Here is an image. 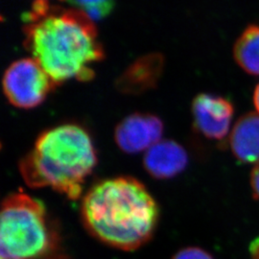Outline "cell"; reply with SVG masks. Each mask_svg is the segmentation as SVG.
I'll return each mask as SVG.
<instances>
[{"label":"cell","mask_w":259,"mask_h":259,"mask_svg":"<svg viewBox=\"0 0 259 259\" xmlns=\"http://www.w3.org/2000/svg\"><path fill=\"white\" fill-rule=\"evenodd\" d=\"M250 186L255 198L259 199V162L256 163L250 173Z\"/></svg>","instance_id":"13"},{"label":"cell","mask_w":259,"mask_h":259,"mask_svg":"<svg viewBox=\"0 0 259 259\" xmlns=\"http://www.w3.org/2000/svg\"><path fill=\"white\" fill-rule=\"evenodd\" d=\"M76 8L83 11V13L93 21L102 19L108 16L113 8L114 2L107 0L99 1H71L67 2Z\"/></svg>","instance_id":"11"},{"label":"cell","mask_w":259,"mask_h":259,"mask_svg":"<svg viewBox=\"0 0 259 259\" xmlns=\"http://www.w3.org/2000/svg\"><path fill=\"white\" fill-rule=\"evenodd\" d=\"M237 65L250 75H259V24L246 28L233 47Z\"/></svg>","instance_id":"10"},{"label":"cell","mask_w":259,"mask_h":259,"mask_svg":"<svg viewBox=\"0 0 259 259\" xmlns=\"http://www.w3.org/2000/svg\"><path fill=\"white\" fill-rule=\"evenodd\" d=\"M23 21L25 47L57 84L71 78H93L92 65L104 51L94 22L83 11L37 1Z\"/></svg>","instance_id":"1"},{"label":"cell","mask_w":259,"mask_h":259,"mask_svg":"<svg viewBox=\"0 0 259 259\" xmlns=\"http://www.w3.org/2000/svg\"><path fill=\"white\" fill-rule=\"evenodd\" d=\"M56 246L44 204L23 192L8 195L1 204V259H42Z\"/></svg>","instance_id":"4"},{"label":"cell","mask_w":259,"mask_h":259,"mask_svg":"<svg viewBox=\"0 0 259 259\" xmlns=\"http://www.w3.org/2000/svg\"><path fill=\"white\" fill-rule=\"evenodd\" d=\"M88 231L105 244L136 250L152 237L158 207L147 188L133 177H115L95 184L82 202Z\"/></svg>","instance_id":"2"},{"label":"cell","mask_w":259,"mask_h":259,"mask_svg":"<svg viewBox=\"0 0 259 259\" xmlns=\"http://www.w3.org/2000/svg\"><path fill=\"white\" fill-rule=\"evenodd\" d=\"M253 104H254V107L256 109V112L259 113V83L255 87V90H254V93H253Z\"/></svg>","instance_id":"15"},{"label":"cell","mask_w":259,"mask_h":259,"mask_svg":"<svg viewBox=\"0 0 259 259\" xmlns=\"http://www.w3.org/2000/svg\"><path fill=\"white\" fill-rule=\"evenodd\" d=\"M173 259H213L212 256L199 248H185L177 252Z\"/></svg>","instance_id":"12"},{"label":"cell","mask_w":259,"mask_h":259,"mask_svg":"<svg viewBox=\"0 0 259 259\" xmlns=\"http://www.w3.org/2000/svg\"><path fill=\"white\" fill-rule=\"evenodd\" d=\"M250 251L253 259H259V237L251 242Z\"/></svg>","instance_id":"14"},{"label":"cell","mask_w":259,"mask_h":259,"mask_svg":"<svg viewBox=\"0 0 259 259\" xmlns=\"http://www.w3.org/2000/svg\"><path fill=\"white\" fill-rule=\"evenodd\" d=\"M195 126L205 138L224 139L229 134L234 108L228 99L210 93H199L192 102Z\"/></svg>","instance_id":"7"},{"label":"cell","mask_w":259,"mask_h":259,"mask_svg":"<svg viewBox=\"0 0 259 259\" xmlns=\"http://www.w3.org/2000/svg\"><path fill=\"white\" fill-rule=\"evenodd\" d=\"M96 161L89 134L78 125L63 124L37 137L34 147L20 160L19 171L29 186L51 187L76 200Z\"/></svg>","instance_id":"3"},{"label":"cell","mask_w":259,"mask_h":259,"mask_svg":"<svg viewBox=\"0 0 259 259\" xmlns=\"http://www.w3.org/2000/svg\"><path fill=\"white\" fill-rule=\"evenodd\" d=\"M188 163L185 149L172 139H160L145 151L143 164L156 179H170L185 170Z\"/></svg>","instance_id":"8"},{"label":"cell","mask_w":259,"mask_h":259,"mask_svg":"<svg viewBox=\"0 0 259 259\" xmlns=\"http://www.w3.org/2000/svg\"><path fill=\"white\" fill-rule=\"evenodd\" d=\"M232 154L243 163L259 162V113L242 115L232 127L230 136Z\"/></svg>","instance_id":"9"},{"label":"cell","mask_w":259,"mask_h":259,"mask_svg":"<svg viewBox=\"0 0 259 259\" xmlns=\"http://www.w3.org/2000/svg\"><path fill=\"white\" fill-rule=\"evenodd\" d=\"M57 83L32 58L14 61L5 70L2 89L13 106L31 109L47 98Z\"/></svg>","instance_id":"5"},{"label":"cell","mask_w":259,"mask_h":259,"mask_svg":"<svg viewBox=\"0 0 259 259\" xmlns=\"http://www.w3.org/2000/svg\"><path fill=\"white\" fill-rule=\"evenodd\" d=\"M163 133V123L154 114L132 113L117 124L114 139L125 153L135 154L146 151L159 141Z\"/></svg>","instance_id":"6"}]
</instances>
